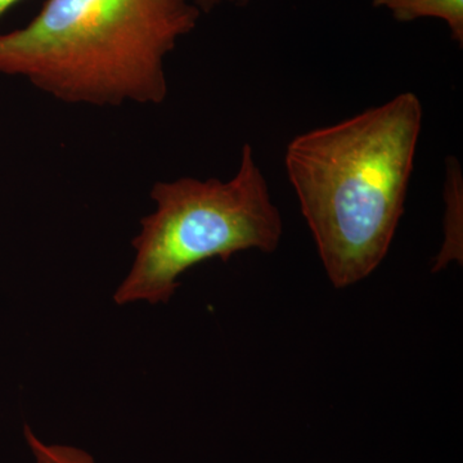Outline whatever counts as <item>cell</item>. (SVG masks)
Segmentation results:
<instances>
[{
  "instance_id": "7",
  "label": "cell",
  "mask_w": 463,
  "mask_h": 463,
  "mask_svg": "<svg viewBox=\"0 0 463 463\" xmlns=\"http://www.w3.org/2000/svg\"><path fill=\"white\" fill-rule=\"evenodd\" d=\"M245 2H248V0H192V3L200 9L201 14H203V12H210L212 9L218 7V5H223V3L242 5V3Z\"/></svg>"
},
{
  "instance_id": "6",
  "label": "cell",
  "mask_w": 463,
  "mask_h": 463,
  "mask_svg": "<svg viewBox=\"0 0 463 463\" xmlns=\"http://www.w3.org/2000/svg\"><path fill=\"white\" fill-rule=\"evenodd\" d=\"M25 438L36 463H97L93 456L80 448L44 443L29 426H25Z\"/></svg>"
},
{
  "instance_id": "3",
  "label": "cell",
  "mask_w": 463,
  "mask_h": 463,
  "mask_svg": "<svg viewBox=\"0 0 463 463\" xmlns=\"http://www.w3.org/2000/svg\"><path fill=\"white\" fill-rule=\"evenodd\" d=\"M151 199L156 209L133 240L134 263L114 295L118 306L167 303L194 265L248 250L273 252L281 242V213L250 145L230 181L157 182Z\"/></svg>"
},
{
  "instance_id": "2",
  "label": "cell",
  "mask_w": 463,
  "mask_h": 463,
  "mask_svg": "<svg viewBox=\"0 0 463 463\" xmlns=\"http://www.w3.org/2000/svg\"><path fill=\"white\" fill-rule=\"evenodd\" d=\"M200 16L192 0H47L26 26L0 33V74L66 103L160 105L164 61Z\"/></svg>"
},
{
  "instance_id": "8",
  "label": "cell",
  "mask_w": 463,
  "mask_h": 463,
  "mask_svg": "<svg viewBox=\"0 0 463 463\" xmlns=\"http://www.w3.org/2000/svg\"><path fill=\"white\" fill-rule=\"evenodd\" d=\"M21 0H0V20H2L3 16L11 9L20 3Z\"/></svg>"
},
{
  "instance_id": "1",
  "label": "cell",
  "mask_w": 463,
  "mask_h": 463,
  "mask_svg": "<svg viewBox=\"0 0 463 463\" xmlns=\"http://www.w3.org/2000/svg\"><path fill=\"white\" fill-rule=\"evenodd\" d=\"M422 105L412 91L298 134L285 167L332 285L364 281L388 255L404 213Z\"/></svg>"
},
{
  "instance_id": "4",
  "label": "cell",
  "mask_w": 463,
  "mask_h": 463,
  "mask_svg": "<svg viewBox=\"0 0 463 463\" xmlns=\"http://www.w3.org/2000/svg\"><path fill=\"white\" fill-rule=\"evenodd\" d=\"M376 8H386L399 23L423 17L439 18L449 27L453 41L463 43V0H373Z\"/></svg>"
},
{
  "instance_id": "5",
  "label": "cell",
  "mask_w": 463,
  "mask_h": 463,
  "mask_svg": "<svg viewBox=\"0 0 463 463\" xmlns=\"http://www.w3.org/2000/svg\"><path fill=\"white\" fill-rule=\"evenodd\" d=\"M447 203L446 242L434 265L435 270L441 269L450 260H461L462 243L458 242V215L462 210V174L459 163L455 157L447 161L446 194Z\"/></svg>"
}]
</instances>
